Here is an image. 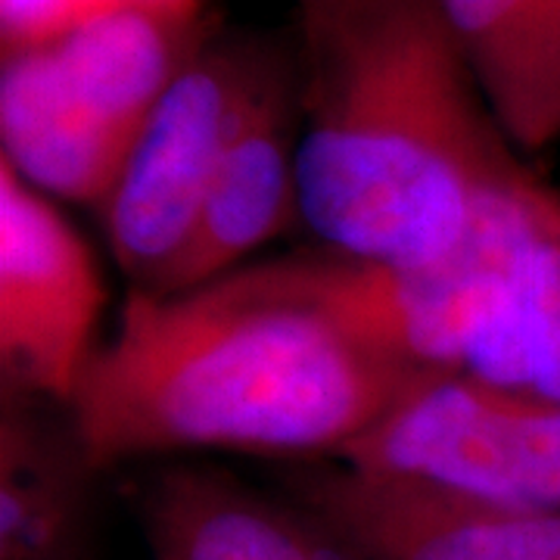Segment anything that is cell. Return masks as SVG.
<instances>
[{"label":"cell","mask_w":560,"mask_h":560,"mask_svg":"<svg viewBox=\"0 0 560 560\" xmlns=\"http://www.w3.org/2000/svg\"><path fill=\"white\" fill-rule=\"evenodd\" d=\"M215 28L184 0H113L7 40L0 162L50 200L101 212L165 91Z\"/></svg>","instance_id":"cell-3"},{"label":"cell","mask_w":560,"mask_h":560,"mask_svg":"<svg viewBox=\"0 0 560 560\" xmlns=\"http://www.w3.org/2000/svg\"><path fill=\"white\" fill-rule=\"evenodd\" d=\"M287 499L352 560H560V511L504 508L337 460L296 467Z\"/></svg>","instance_id":"cell-7"},{"label":"cell","mask_w":560,"mask_h":560,"mask_svg":"<svg viewBox=\"0 0 560 560\" xmlns=\"http://www.w3.org/2000/svg\"><path fill=\"white\" fill-rule=\"evenodd\" d=\"M501 131L523 156L560 140V0H436Z\"/></svg>","instance_id":"cell-12"},{"label":"cell","mask_w":560,"mask_h":560,"mask_svg":"<svg viewBox=\"0 0 560 560\" xmlns=\"http://www.w3.org/2000/svg\"><path fill=\"white\" fill-rule=\"evenodd\" d=\"M482 231L495 308L464 377L560 401V190L521 156L492 187Z\"/></svg>","instance_id":"cell-8"},{"label":"cell","mask_w":560,"mask_h":560,"mask_svg":"<svg viewBox=\"0 0 560 560\" xmlns=\"http://www.w3.org/2000/svg\"><path fill=\"white\" fill-rule=\"evenodd\" d=\"M135 514L153 560H352L287 495L200 464L147 474Z\"/></svg>","instance_id":"cell-10"},{"label":"cell","mask_w":560,"mask_h":560,"mask_svg":"<svg viewBox=\"0 0 560 560\" xmlns=\"http://www.w3.org/2000/svg\"><path fill=\"white\" fill-rule=\"evenodd\" d=\"M106 283L57 200L0 162V393L72 408Z\"/></svg>","instance_id":"cell-6"},{"label":"cell","mask_w":560,"mask_h":560,"mask_svg":"<svg viewBox=\"0 0 560 560\" xmlns=\"http://www.w3.org/2000/svg\"><path fill=\"white\" fill-rule=\"evenodd\" d=\"M302 138L300 38L261 81L209 184L190 246L165 293L190 290L249 265V256L278 241L296 221Z\"/></svg>","instance_id":"cell-9"},{"label":"cell","mask_w":560,"mask_h":560,"mask_svg":"<svg viewBox=\"0 0 560 560\" xmlns=\"http://www.w3.org/2000/svg\"><path fill=\"white\" fill-rule=\"evenodd\" d=\"M302 224L320 249L430 265L470 241L523 153L436 0H346L300 25Z\"/></svg>","instance_id":"cell-2"},{"label":"cell","mask_w":560,"mask_h":560,"mask_svg":"<svg viewBox=\"0 0 560 560\" xmlns=\"http://www.w3.org/2000/svg\"><path fill=\"white\" fill-rule=\"evenodd\" d=\"M72 411L0 393V560H97V480Z\"/></svg>","instance_id":"cell-11"},{"label":"cell","mask_w":560,"mask_h":560,"mask_svg":"<svg viewBox=\"0 0 560 560\" xmlns=\"http://www.w3.org/2000/svg\"><path fill=\"white\" fill-rule=\"evenodd\" d=\"M290 47L215 28L150 116L101 206L109 253L135 293H162L184 259L219 162L261 81Z\"/></svg>","instance_id":"cell-4"},{"label":"cell","mask_w":560,"mask_h":560,"mask_svg":"<svg viewBox=\"0 0 560 560\" xmlns=\"http://www.w3.org/2000/svg\"><path fill=\"white\" fill-rule=\"evenodd\" d=\"M337 464L526 511H560V401L433 374Z\"/></svg>","instance_id":"cell-5"},{"label":"cell","mask_w":560,"mask_h":560,"mask_svg":"<svg viewBox=\"0 0 560 560\" xmlns=\"http://www.w3.org/2000/svg\"><path fill=\"white\" fill-rule=\"evenodd\" d=\"M361 340L296 256L178 293H135L72 401L91 464L180 452L340 460L420 381Z\"/></svg>","instance_id":"cell-1"},{"label":"cell","mask_w":560,"mask_h":560,"mask_svg":"<svg viewBox=\"0 0 560 560\" xmlns=\"http://www.w3.org/2000/svg\"><path fill=\"white\" fill-rule=\"evenodd\" d=\"M346 0H296V20L300 25H312V22L330 16L334 10H340Z\"/></svg>","instance_id":"cell-13"}]
</instances>
